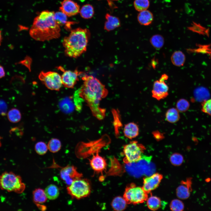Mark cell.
I'll return each mask as SVG.
<instances>
[{"mask_svg":"<svg viewBox=\"0 0 211 211\" xmlns=\"http://www.w3.org/2000/svg\"><path fill=\"white\" fill-rule=\"evenodd\" d=\"M82 79L83 84L76 91L74 96L84 101L94 116L99 120L103 119L105 110L100 107V103L107 95V89L98 79L92 75H86Z\"/></svg>","mask_w":211,"mask_h":211,"instance_id":"6da1fadb","label":"cell"},{"mask_svg":"<svg viewBox=\"0 0 211 211\" xmlns=\"http://www.w3.org/2000/svg\"><path fill=\"white\" fill-rule=\"evenodd\" d=\"M54 13L53 11H44L35 18L29 31L32 38L37 41H44L60 37L61 30L55 20Z\"/></svg>","mask_w":211,"mask_h":211,"instance_id":"7a4b0ae2","label":"cell"},{"mask_svg":"<svg viewBox=\"0 0 211 211\" xmlns=\"http://www.w3.org/2000/svg\"><path fill=\"white\" fill-rule=\"evenodd\" d=\"M90 36L87 29L79 28L72 30L62 42L65 54L74 58L80 56L86 51Z\"/></svg>","mask_w":211,"mask_h":211,"instance_id":"3957f363","label":"cell"},{"mask_svg":"<svg viewBox=\"0 0 211 211\" xmlns=\"http://www.w3.org/2000/svg\"><path fill=\"white\" fill-rule=\"evenodd\" d=\"M0 188L9 192L21 193L25 186L20 176L12 172H5L0 176Z\"/></svg>","mask_w":211,"mask_h":211,"instance_id":"277c9868","label":"cell"},{"mask_svg":"<svg viewBox=\"0 0 211 211\" xmlns=\"http://www.w3.org/2000/svg\"><path fill=\"white\" fill-rule=\"evenodd\" d=\"M145 150L144 146L137 141H130L123 147V152L125 157L124 162L126 164L135 163L139 161Z\"/></svg>","mask_w":211,"mask_h":211,"instance_id":"5b68a950","label":"cell"},{"mask_svg":"<svg viewBox=\"0 0 211 211\" xmlns=\"http://www.w3.org/2000/svg\"><path fill=\"white\" fill-rule=\"evenodd\" d=\"M68 193L77 199L86 197L91 192L90 183L87 180L81 178L74 180L67 188Z\"/></svg>","mask_w":211,"mask_h":211,"instance_id":"8992f818","label":"cell"},{"mask_svg":"<svg viewBox=\"0 0 211 211\" xmlns=\"http://www.w3.org/2000/svg\"><path fill=\"white\" fill-rule=\"evenodd\" d=\"M147 194L142 187L132 183L126 188L123 197L128 204H136L146 200Z\"/></svg>","mask_w":211,"mask_h":211,"instance_id":"52a82bcc","label":"cell"},{"mask_svg":"<svg viewBox=\"0 0 211 211\" xmlns=\"http://www.w3.org/2000/svg\"><path fill=\"white\" fill-rule=\"evenodd\" d=\"M38 77L45 86L51 90L58 91L62 85L61 76L56 72L42 71Z\"/></svg>","mask_w":211,"mask_h":211,"instance_id":"ba28073f","label":"cell"},{"mask_svg":"<svg viewBox=\"0 0 211 211\" xmlns=\"http://www.w3.org/2000/svg\"><path fill=\"white\" fill-rule=\"evenodd\" d=\"M168 76L164 74L160 79L154 83L152 91V97L159 101L166 98L169 95V88L165 82L168 79Z\"/></svg>","mask_w":211,"mask_h":211,"instance_id":"9c48e42d","label":"cell"},{"mask_svg":"<svg viewBox=\"0 0 211 211\" xmlns=\"http://www.w3.org/2000/svg\"><path fill=\"white\" fill-rule=\"evenodd\" d=\"M58 68L63 72L61 76L62 85L66 88H73L79 80V76L81 73L77 70L74 71L65 70L61 67H59Z\"/></svg>","mask_w":211,"mask_h":211,"instance_id":"30bf717a","label":"cell"},{"mask_svg":"<svg viewBox=\"0 0 211 211\" xmlns=\"http://www.w3.org/2000/svg\"><path fill=\"white\" fill-rule=\"evenodd\" d=\"M60 174L61 179L68 186L71 185L75 180L80 178L82 176V174L77 171L76 167L69 165L61 169Z\"/></svg>","mask_w":211,"mask_h":211,"instance_id":"8fae6325","label":"cell"},{"mask_svg":"<svg viewBox=\"0 0 211 211\" xmlns=\"http://www.w3.org/2000/svg\"><path fill=\"white\" fill-rule=\"evenodd\" d=\"M162 176L156 173L144 179L143 188L147 193L156 188L159 185Z\"/></svg>","mask_w":211,"mask_h":211,"instance_id":"7c38bea8","label":"cell"},{"mask_svg":"<svg viewBox=\"0 0 211 211\" xmlns=\"http://www.w3.org/2000/svg\"><path fill=\"white\" fill-rule=\"evenodd\" d=\"M80 10L79 5L72 0H64L59 8L60 11L69 17L77 14L79 12Z\"/></svg>","mask_w":211,"mask_h":211,"instance_id":"4fadbf2b","label":"cell"},{"mask_svg":"<svg viewBox=\"0 0 211 211\" xmlns=\"http://www.w3.org/2000/svg\"><path fill=\"white\" fill-rule=\"evenodd\" d=\"M191 184V179L190 178L182 181L176 189V193L177 197L182 199L188 198L192 190Z\"/></svg>","mask_w":211,"mask_h":211,"instance_id":"5bb4252c","label":"cell"},{"mask_svg":"<svg viewBox=\"0 0 211 211\" xmlns=\"http://www.w3.org/2000/svg\"><path fill=\"white\" fill-rule=\"evenodd\" d=\"M90 164L92 169L98 173L102 172L106 168L107 164L105 159L100 156L97 152L89 160Z\"/></svg>","mask_w":211,"mask_h":211,"instance_id":"9a60e30c","label":"cell"},{"mask_svg":"<svg viewBox=\"0 0 211 211\" xmlns=\"http://www.w3.org/2000/svg\"><path fill=\"white\" fill-rule=\"evenodd\" d=\"M139 133V127L137 124L134 122H130L125 125L123 133L126 138L132 139L137 137Z\"/></svg>","mask_w":211,"mask_h":211,"instance_id":"2e32d148","label":"cell"},{"mask_svg":"<svg viewBox=\"0 0 211 211\" xmlns=\"http://www.w3.org/2000/svg\"><path fill=\"white\" fill-rule=\"evenodd\" d=\"M106 21L105 23L104 29L107 31L112 30L120 26L119 19L117 17L107 13L105 16Z\"/></svg>","mask_w":211,"mask_h":211,"instance_id":"e0dca14e","label":"cell"},{"mask_svg":"<svg viewBox=\"0 0 211 211\" xmlns=\"http://www.w3.org/2000/svg\"><path fill=\"white\" fill-rule=\"evenodd\" d=\"M137 18L139 23L144 26L150 25L153 21L154 16L152 13L149 10H146L139 12Z\"/></svg>","mask_w":211,"mask_h":211,"instance_id":"ac0fdd59","label":"cell"},{"mask_svg":"<svg viewBox=\"0 0 211 211\" xmlns=\"http://www.w3.org/2000/svg\"><path fill=\"white\" fill-rule=\"evenodd\" d=\"M193 95L195 99L199 102H204L208 99L210 93L208 90L203 87L197 88L194 90Z\"/></svg>","mask_w":211,"mask_h":211,"instance_id":"d6986e66","label":"cell"},{"mask_svg":"<svg viewBox=\"0 0 211 211\" xmlns=\"http://www.w3.org/2000/svg\"><path fill=\"white\" fill-rule=\"evenodd\" d=\"M171 59L173 65L180 67L183 65L185 61L186 57L182 51H176L172 55Z\"/></svg>","mask_w":211,"mask_h":211,"instance_id":"ffe728a7","label":"cell"},{"mask_svg":"<svg viewBox=\"0 0 211 211\" xmlns=\"http://www.w3.org/2000/svg\"><path fill=\"white\" fill-rule=\"evenodd\" d=\"M127 204L123 197L117 196L113 199L111 205L114 210L122 211L126 208Z\"/></svg>","mask_w":211,"mask_h":211,"instance_id":"44dd1931","label":"cell"},{"mask_svg":"<svg viewBox=\"0 0 211 211\" xmlns=\"http://www.w3.org/2000/svg\"><path fill=\"white\" fill-rule=\"evenodd\" d=\"M45 192L47 199L54 200L59 196V191L58 187L54 184H50L45 188Z\"/></svg>","mask_w":211,"mask_h":211,"instance_id":"7402d4cb","label":"cell"},{"mask_svg":"<svg viewBox=\"0 0 211 211\" xmlns=\"http://www.w3.org/2000/svg\"><path fill=\"white\" fill-rule=\"evenodd\" d=\"M33 200L37 204L45 203L47 200L45 191L42 189H36L33 191Z\"/></svg>","mask_w":211,"mask_h":211,"instance_id":"603a6c76","label":"cell"},{"mask_svg":"<svg viewBox=\"0 0 211 211\" xmlns=\"http://www.w3.org/2000/svg\"><path fill=\"white\" fill-rule=\"evenodd\" d=\"M165 118L166 120L169 122L176 123L179 120L180 118L179 111L176 108H170L166 111Z\"/></svg>","mask_w":211,"mask_h":211,"instance_id":"cb8c5ba5","label":"cell"},{"mask_svg":"<svg viewBox=\"0 0 211 211\" xmlns=\"http://www.w3.org/2000/svg\"><path fill=\"white\" fill-rule=\"evenodd\" d=\"M79 13L83 18L86 19L91 18L94 14V8L91 5L86 4L82 7L80 10Z\"/></svg>","mask_w":211,"mask_h":211,"instance_id":"d4e9b609","label":"cell"},{"mask_svg":"<svg viewBox=\"0 0 211 211\" xmlns=\"http://www.w3.org/2000/svg\"><path fill=\"white\" fill-rule=\"evenodd\" d=\"M59 105L61 110L66 113L71 112L74 109L73 103L70 98L63 99L60 102Z\"/></svg>","mask_w":211,"mask_h":211,"instance_id":"484cf974","label":"cell"},{"mask_svg":"<svg viewBox=\"0 0 211 211\" xmlns=\"http://www.w3.org/2000/svg\"><path fill=\"white\" fill-rule=\"evenodd\" d=\"M151 44L155 48L159 49L164 46V40L163 36L159 34L153 35L150 39Z\"/></svg>","mask_w":211,"mask_h":211,"instance_id":"4316f807","label":"cell"},{"mask_svg":"<svg viewBox=\"0 0 211 211\" xmlns=\"http://www.w3.org/2000/svg\"><path fill=\"white\" fill-rule=\"evenodd\" d=\"M147 206L148 207L152 210H157L159 209L161 205L160 199L157 197L151 196L147 198Z\"/></svg>","mask_w":211,"mask_h":211,"instance_id":"83f0119b","label":"cell"},{"mask_svg":"<svg viewBox=\"0 0 211 211\" xmlns=\"http://www.w3.org/2000/svg\"><path fill=\"white\" fill-rule=\"evenodd\" d=\"M7 117L10 122L16 123L21 120V115L18 110L16 108H13L8 111L7 114Z\"/></svg>","mask_w":211,"mask_h":211,"instance_id":"f1b7e54d","label":"cell"},{"mask_svg":"<svg viewBox=\"0 0 211 211\" xmlns=\"http://www.w3.org/2000/svg\"><path fill=\"white\" fill-rule=\"evenodd\" d=\"M47 146L48 149L50 152L54 153L60 150L61 147V143L59 139L52 138L49 141Z\"/></svg>","mask_w":211,"mask_h":211,"instance_id":"f546056e","label":"cell"},{"mask_svg":"<svg viewBox=\"0 0 211 211\" xmlns=\"http://www.w3.org/2000/svg\"><path fill=\"white\" fill-rule=\"evenodd\" d=\"M149 5V0H135L134 2L135 9L139 12L147 10Z\"/></svg>","mask_w":211,"mask_h":211,"instance_id":"4dcf8cb0","label":"cell"},{"mask_svg":"<svg viewBox=\"0 0 211 211\" xmlns=\"http://www.w3.org/2000/svg\"><path fill=\"white\" fill-rule=\"evenodd\" d=\"M54 17L55 22L59 26L66 24L68 23L67 16L61 11L54 12Z\"/></svg>","mask_w":211,"mask_h":211,"instance_id":"1f68e13d","label":"cell"},{"mask_svg":"<svg viewBox=\"0 0 211 211\" xmlns=\"http://www.w3.org/2000/svg\"><path fill=\"white\" fill-rule=\"evenodd\" d=\"M189 102L184 98H181L177 102L176 106L178 110L181 112H184L187 111L190 107Z\"/></svg>","mask_w":211,"mask_h":211,"instance_id":"d6a6232c","label":"cell"},{"mask_svg":"<svg viewBox=\"0 0 211 211\" xmlns=\"http://www.w3.org/2000/svg\"><path fill=\"white\" fill-rule=\"evenodd\" d=\"M36 152L40 155H43L45 154L48 149L47 145L43 142H39L37 143L35 147Z\"/></svg>","mask_w":211,"mask_h":211,"instance_id":"836d02e7","label":"cell"},{"mask_svg":"<svg viewBox=\"0 0 211 211\" xmlns=\"http://www.w3.org/2000/svg\"><path fill=\"white\" fill-rule=\"evenodd\" d=\"M170 207L173 211H181L184 209V205L183 202L180 200L175 199L171 202Z\"/></svg>","mask_w":211,"mask_h":211,"instance_id":"e575fe53","label":"cell"},{"mask_svg":"<svg viewBox=\"0 0 211 211\" xmlns=\"http://www.w3.org/2000/svg\"><path fill=\"white\" fill-rule=\"evenodd\" d=\"M183 160V156L178 153L172 154L170 157L171 164L175 166H179L182 164Z\"/></svg>","mask_w":211,"mask_h":211,"instance_id":"d590c367","label":"cell"},{"mask_svg":"<svg viewBox=\"0 0 211 211\" xmlns=\"http://www.w3.org/2000/svg\"><path fill=\"white\" fill-rule=\"evenodd\" d=\"M201 110L203 112L211 116V98L203 102Z\"/></svg>","mask_w":211,"mask_h":211,"instance_id":"8d00e7d4","label":"cell"},{"mask_svg":"<svg viewBox=\"0 0 211 211\" xmlns=\"http://www.w3.org/2000/svg\"><path fill=\"white\" fill-rule=\"evenodd\" d=\"M153 134L154 137L157 140L161 139L163 138V136L161 133L158 131H155L153 132Z\"/></svg>","mask_w":211,"mask_h":211,"instance_id":"74e56055","label":"cell"},{"mask_svg":"<svg viewBox=\"0 0 211 211\" xmlns=\"http://www.w3.org/2000/svg\"><path fill=\"white\" fill-rule=\"evenodd\" d=\"M5 74L3 67L0 64V78L4 77L5 76Z\"/></svg>","mask_w":211,"mask_h":211,"instance_id":"f35d334b","label":"cell"},{"mask_svg":"<svg viewBox=\"0 0 211 211\" xmlns=\"http://www.w3.org/2000/svg\"><path fill=\"white\" fill-rule=\"evenodd\" d=\"M2 33L1 30H0V45H1V42H2Z\"/></svg>","mask_w":211,"mask_h":211,"instance_id":"ab89813d","label":"cell"},{"mask_svg":"<svg viewBox=\"0 0 211 211\" xmlns=\"http://www.w3.org/2000/svg\"><path fill=\"white\" fill-rule=\"evenodd\" d=\"M108 3L110 5H111V2H112V1H117L118 0H107Z\"/></svg>","mask_w":211,"mask_h":211,"instance_id":"60d3db41","label":"cell"},{"mask_svg":"<svg viewBox=\"0 0 211 211\" xmlns=\"http://www.w3.org/2000/svg\"><path fill=\"white\" fill-rule=\"evenodd\" d=\"M2 139V138L0 137V147L1 146V140Z\"/></svg>","mask_w":211,"mask_h":211,"instance_id":"b9f144b4","label":"cell"}]
</instances>
